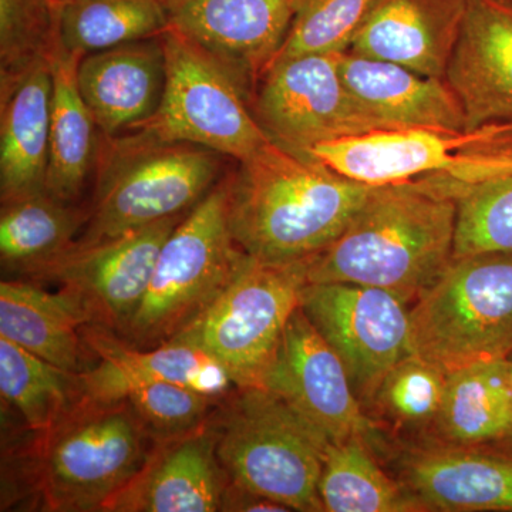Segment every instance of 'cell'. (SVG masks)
I'll return each instance as SVG.
<instances>
[{
  "label": "cell",
  "instance_id": "cell-1",
  "mask_svg": "<svg viewBox=\"0 0 512 512\" xmlns=\"http://www.w3.org/2000/svg\"><path fill=\"white\" fill-rule=\"evenodd\" d=\"M372 188L269 140L229 174V225L252 258H315L348 227Z\"/></svg>",
  "mask_w": 512,
  "mask_h": 512
},
{
  "label": "cell",
  "instance_id": "cell-2",
  "mask_svg": "<svg viewBox=\"0 0 512 512\" xmlns=\"http://www.w3.org/2000/svg\"><path fill=\"white\" fill-rule=\"evenodd\" d=\"M456 201L421 181L373 187L355 217L312 259V284L384 289L414 302L454 255Z\"/></svg>",
  "mask_w": 512,
  "mask_h": 512
},
{
  "label": "cell",
  "instance_id": "cell-3",
  "mask_svg": "<svg viewBox=\"0 0 512 512\" xmlns=\"http://www.w3.org/2000/svg\"><path fill=\"white\" fill-rule=\"evenodd\" d=\"M212 423L229 483L288 511H323L318 485L329 440L284 399L262 387L235 389Z\"/></svg>",
  "mask_w": 512,
  "mask_h": 512
},
{
  "label": "cell",
  "instance_id": "cell-4",
  "mask_svg": "<svg viewBox=\"0 0 512 512\" xmlns=\"http://www.w3.org/2000/svg\"><path fill=\"white\" fill-rule=\"evenodd\" d=\"M245 259L229 225L228 174L165 241L146 296L120 338L136 348L174 339L220 298Z\"/></svg>",
  "mask_w": 512,
  "mask_h": 512
},
{
  "label": "cell",
  "instance_id": "cell-5",
  "mask_svg": "<svg viewBox=\"0 0 512 512\" xmlns=\"http://www.w3.org/2000/svg\"><path fill=\"white\" fill-rule=\"evenodd\" d=\"M150 440L127 400L82 396L36 443V484L45 510L103 511L140 473Z\"/></svg>",
  "mask_w": 512,
  "mask_h": 512
},
{
  "label": "cell",
  "instance_id": "cell-6",
  "mask_svg": "<svg viewBox=\"0 0 512 512\" xmlns=\"http://www.w3.org/2000/svg\"><path fill=\"white\" fill-rule=\"evenodd\" d=\"M221 154L131 134L106 138L93 207L77 244H94L183 215L218 183Z\"/></svg>",
  "mask_w": 512,
  "mask_h": 512
},
{
  "label": "cell",
  "instance_id": "cell-7",
  "mask_svg": "<svg viewBox=\"0 0 512 512\" xmlns=\"http://www.w3.org/2000/svg\"><path fill=\"white\" fill-rule=\"evenodd\" d=\"M413 355L446 373L512 355V256L453 258L410 308Z\"/></svg>",
  "mask_w": 512,
  "mask_h": 512
},
{
  "label": "cell",
  "instance_id": "cell-8",
  "mask_svg": "<svg viewBox=\"0 0 512 512\" xmlns=\"http://www.w3.org/2000/svg\"><path fill=\"white\" fill-rule=\"evenodd\" d=\"M160 40L163 99L134 134L160 143L195 144L238 163L271 140L259 126L244 87L224 64L173 26Z\"/></svg>",
  "mask_w": 512,
  "mask_h": 512
},
{
  "label": "cell",
  "instance_id": "cell-9",
  "mask_svg": "<svg viewBox=\"0 0 512 512\" xmlns=\"http://www.w3.org/2000/svg\"><path fill=\"white\" fill-rule=\"evenodd\" d=\"M312 259L266 262L247 255L220 298L174 339L207 352L237 389L264 386L286 323L309 284Z\"/></svg>",
  "mask_w": 512,
  "mask_h": 512
},
{
  "label": "cell",
  "instance_id": "cell-10",
  "mask_svg": "<svg viewBox=\"0 0 512 512\" xmlns=\"http://www.w3.org/2000/svg\"><path fill=\"white\" fill-rule=\"evenodd\" d=\"M266 136L309 153L319 144L392 130L355 99L339 69V53L276 60L251 97Z\"/></svg>",
  "mask_w": 512,
  "mask_h": 512
},
{
  "label": "cell",
  "instance_id": "cell-11",
  "mask_svg": "<svg viewBox=\"0 0 512 512\" xmlns=\"http://www.w3.org/2000/svg\"><path fill=\"white\" fill-rule=\"evenodd\" d=\"M301 309L335 350L363 407L410 345V309L399 296L370 286L323 282L303 288Z\"/></svg>",
  "mask_w": 512,
  "mask_h": 512
},
{
  "label": "cell",
  "instance_id": "cell-12",
  "mask_svg": "<svg viewBox=\"0 0 512 512\" xmlns=\"http://www.w3.org/2000/svg\"><path fill=\"white\" fill-rule=\"evenodd\" d=\"M183 217L165 218L94 244L74 242L32 279L56 282L76 293L93 325L120 335L140 308L161 249Z\"/></svg>",
  "mask_w": 512,
  "mask_h": 512
},
{
  "label": "cell",
  "instance_id": "cell-13",
  "mask_svg": "<svg viewBox=\"0 0 512 512\" xmlns=\"http://www.w3.org/2000/svg\"><path fill=\"white\" fill-rule=\"evenodd\" d=\"M262 389L284 399L329 441L356 437L372 447L380 443L379 426L353 392L345 365L301 306L286 323Z\"/></svg>",
  "mask_w": 512,
  "mask_h": 512
},
{
  "label": "cell",
  "instance_id": "cell-14",
  "mask_svg": "<svg viewBox=\"0 0 512 512\" xmlns=\"http://www.w3.org/2000/svg\"><path fill=\"white\" fill-rule=\"evenodd\" d=\"M170 26L231 72L249 99L284 45L295 0H161Z\"/></svg>",
  "mask_w": 512,
  "mask_h": 512
},
{
  "label": "cell",
  "instance_id": "cell-15",
  "mask_svg": "<svg viewBox=\"0 0 512 512\" xmlns=\"http://www.w3.org/2000/svg\"><path fill=\"white\" fill-rule=\"evenodd\" d=\"M229 483L211 419L200 429L156 441L133 480L103 512H215Z\"/></svg>",
  "mask_w": 512,
  "mask_h": 512
},
{
  "label": "cell",
  "instance_id": "cell-16",
  "mask_svg": "<svg viewBox=\"0 0 512 512\" xmlns=\"http://www.w3.org/2000/svg\"><path fill=\"white\" fill-rule=\"evenodd\" d=\"M84 338L97 359L79 373L80 390L89 399L114 402L127 387L148 382L174 383L220 400L237 389L221 365L187 340L136 348L97 325L87 326Z\"/></svg>",
  "mask_w": 512,
  "mask_h": 512
},
{
  "label": "cell",
  "instance_id": "cell-17",
  "mask_svg": "<svg viewBox=\"0 0 512 512\" xmlns=\"http://www.w3.org/2000/svg\"><path fill=\"white\" fill-rule=\"evenodd\" d=\"M466 130L512 123V2L467 0L463 29L446 77Z\"/></svg>",
  "mask_w": 512,
  "mask_h": 512
},
{
  "label": "cell",
  "instance_id": "cell-18",
  "mask_svg": "<svg viewBox=\"0 0 512 512\" xmlns=\"http://www.w3.org/2000/svg\"><path fill=\"white\" fill-rule=\"evenodd\" d=\"M467 0H377L346 52L444 79Z\"/></svg>",
  "mask_w": 512,
  "mask_h": 512
},
{
  "label": "cell",
  "instance_id": "cell-19",
  "mask_svg": "<svg viewBox=\"0 0 512 512\" xmlns=\"http://www.w3.org/2000/svg\"><path fill=\"white\" fill-rule=\"evenodd\" d=\"M402 483L427 511L512 512V456L430 444L400 460Z\"/></svg>",
  "mask_w": 512,
  "mask_h": 512
},
{
  "label": "cell",
  "instance_id": "cell-20",
  "mask_svg": "<svg viewBox=\"0 0 512 512\" xmlns=\"http://www.w3.org/2000/svg\"><path fill=\"white\" fill-rule=\"evenodd\" d=\"M77 84L104 138L136 130L154 116L163 99L165 57L160 36L83 56Z\"/></svg>",
  "mask_w": 512,
  "mask_h": 512
},
{
  "label": "cell",
  "instance_id": "cell-21",
  "mask_svg": "<svg viewBox=\"0 0 512 512\" xmlns=\"http://www.w3.org/2000/svg\"><path fill=\"white\" fill-rule=\"evenodd\" d=\"M339 69L355 99L392 130H466L460 101L444 79L350 52L339 53Z\"/></svg>",
  "mask_w": 512,
  "mask_h": 512
},
{
  "label": "cell",
  "instance_id": "cell-22",
  "mask_svg": "<svg viewBox=\"0 0 512 512\" xmlns=\"http://www.w3.org/2000/svg\"><path fill=\"white\" fill-rule=\"evenodd\" d=\"M52 93L49 59L0 89L2 204L46 191Z\"/></svg>",
  "mask_w": 512,
  "mask_h": 512
},
{
  "label": "cell",
  "instance_id": "cell-23",
  "mask_svg": "<svg viewBox=\"0 0 512 512\" xmlns=\"http://www.w3.org/2000/svg\"><path fill=\"white\" fill-rule=\"evenodd\" d=\"M93 325L80 296L67 289L49 292L36 282L0 284V338L72 373L89 369L84 329ZM93 355V353H92Z\"/></svg>",
  "mask_w": 512,
  "mask_h": 512
},
{
  "label": "cell",
  "instance_id": "cell-24",
  "mask_svg": "<svg viewBox=\"0 0 512 512\" xmlns=\"http://www.w3.org/2000/svg\"><path fill=\"white\" fill-rule=\"evenodd\" d=\"M83 56L67 50L60 37L49 53L53 93L46 191L72 204L82 194L99 158V128L77 84V67Z\"/></svg>",
  "mask_w": 512,
  "mask_h": 512
},
{
  "label": "cell",
  "instance_id": "cell-25",
  "mask_svg": "<svg viewBox=\"0 0 512 512\" xmlns=\"http://www.w3.org/2000/svg\"><path fill=\"white\" fill-rule=\"evenodd\" d=\"M510 424L508 359L491 360L448 373L430 431L434 444L493 450L507 437Z\"/></svg>",
  "mask_w": 512,
  "mask_h": 512
},
{
  "label": "cell",
  "instance_id": "cell-26",
  "mask_svg": "<svg viewBox=\"0 0 512 512\" xmlns=\"http://www.w3.org/2000/svg\"><path fill=\"white\" fill-rule=\"evenodd\" d=\"M89 211L47 191L2 204L0 256L6 268L32 278L69 251Z\"/></svg>",
  "mask_w": 512,
  "mask_h": 512
},
{
  "label": "cell",
  "instance_id": "cell-27",
  "mask_svg": "<svg viewBox=\"0 0 512 512\" xmlns=\"http://www.w3.org/2000/svg\"><path fill=\"white\" fill-rule=\"evenodd\" d=\"M362 439L329 441L318 494L326 512H426V505L394 481Z\"/></svg>",
  "mask_w": 512,
  "mask_h": 512
},
{
  "label": "cell",
  "instance_id": "cell-28",
  "mask_svg": "<svg viewBox=\"0 0 512 512\" xmlns=\"http://www.w3.org/2000/svg\"><path fill=\"white\" fill-rule=\"evenodd\" d=\"M0 394L37 436L47 433L82 399L79 373L60 369L0 338Z\"/></svg>",
  "mask_w": 512,
  "mask_h": 512
},
{
  "label": "cell",
  "instance_id": "cell-29",
  "mask_svg": "<svg viewBox=\"0 0 512 512\" xmlns=\"http://www.w3.org/2000/svg\"><path fill=\"white\" fill-rule=\"evenodd\" d=\"M168 28L161 0H64L60 12L62 45L83 55L153 39Z\"/></svg>",
  "mask_w": 512,
  "mask_h": 512
},
{
  "label": "cell",
  "instance_id": "cell-30",
  "mask_svg": "<svg viewBox=\"0 0 512 512\" xmlns=\"http://www.w3.org/2000/svg\"><path fill=\"white\" fill-rule=\"evenodd\" d=\"M453 258L512 256V174L458 187Z\"/></svg>",
  "mask_w": 512,
  "mask_h": 512
},
{
  "label": "cell",
  "instance_id": "cell-31",
  "mask_svg": "<svg viewBox=\"0 0 512 512\" xmlns=\"http://www.w3.org/2000/svg\"><path fill=\"white\" fill-rule=\"evenodd\" d=\"M62 0H0V87L9 86L60 37Z\"/></svg>",
  "mask_w": 512,
  "mask_h": 512
},
{
  "label": "cell",
  "instance_id": "cell-32",
  "mask_svg": "<svg viewBox=\"0 0 512 512\" xmlns=\"http://www.w3.org/2000/svg\"><path fill=\"white\" fill-rule=\"evenodd\" d=\"M376 2L295 0L291 28L275 62L309 53L346 52Z\"/></svg>",
  "mask_w": 512,
  "mask_h": 512
},
{
  "label": "cell",
  "instance_id": "cell-33",
  "mask_svg": "<svg viewBox=\"0 0 512 512\" xmlns=\"http://www.w3.org/2000/svg\"><path fill=\"white\" fill-rule=\"evenodd\" d=\"M447 375L419 356L404 357L384 377L372 407L404 429L430 430L443 403Z\"/></svg>",
  "mask_w": 512,
  "mask_h": 512
},
{
  "label": "cell",
  "instance_id": "cell-34",
  "mask_svg": "<svg viewBox=\"0 0 512 512\" xmlns=\"http://www.w3.org/2000/svg\"><path fill=\"white\" fill-rule=\"evenodd\" d=\"M123 399L133 407L154 443L200 429L221 403L220 399L167 382L133 384L121 394Z\"/></svg>",
  "mask_w": 512,
  "mask_h": 512
},
{
  "label": "cell",
  "instance_id": "cell-35",
  "mask_svg": "<svg viewBox=\"0 0 512 512\" xmlns=\"http://www.w3.org/2000/svg\"><path fill=\"white\" fill-rule=\"evenodd\" d=\"M221 511H288L281 504L268 500L238 485L228 483L222 497Z\"/></svg>",
  "mask_w": 512,
  "mask_h": 512
},
{
  "label": "cell",
  "instance_id": "cell-36",
  "mask_svg": "<svg viewBox=\"0 0 512 512\" xmlns=\"http://www.w3.org/2000/svg\"><path fill=\"white\" fill-rule=\"evenodd\" d=\"M508 373H510V387H511V424L508 430L507 437L493 450L503 451V453L511 454L512 456V355L508 357ZM491 450V448H490Z\"/></svg>",
  "mask_w": 512,
  "mask_h": 512
},
{
  "label": "cell",
  "instance_id": "cell-37",
  "mask_svg": "<svg viewBox=\"0 0 512 512\" xmlns=\"http://www.w3.org/2000/svg\"><path fill=\"white\" fill-rule=\"evenodd\" d=\"M62 2H64V0H62Z\"/></svg>",
  "mask_w": 512,
  "mask_h": 512
},
{
  "label": "cell",
  "instance_id": "cell-38",
  "mask_svg": "<svg viewBox=\"0 0 512 512\" xmlns=\"http://www.w3.org/2000/svg\"><path fill=\"white\" fill-rule=\"evenodd\" d=\"M510 2H512V0H510Z\"/></svg>",
  "mask_w": 512,
  "mask_h": 512
}]
</instances>
